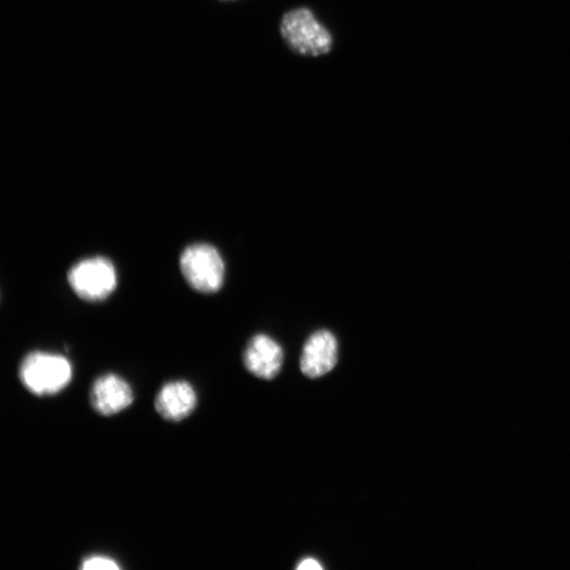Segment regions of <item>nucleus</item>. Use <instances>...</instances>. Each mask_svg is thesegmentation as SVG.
Wrapping results in <instances>:
<instances>
[{
	"label": "nucleus",
	"instance_id": "obj_9",
	"mask_svg": "<svg viewBox=\"0 0 570 570\" xmlns=\"http://www.w3.org/2000/svg\"><path fill=\"white\" fill-rule=\"evenodd\" d=\"M82 569L95 570V569H121V566L110 557L106 556H90L82 562Z\"/></svg>",
	"mask_w": 570,
	"mask_h": 570
},
{
	"label": "nucleus",
	"instance_id": "obj_2",
	"mask_svg": "<svg viewBox=\"0 0 570 570\" xmlns=\"http://www.w3.org/2000/svg\"><path fill=\"white\" fill-rule=\"evenodd\" d=\"M280 30L285 43L300 55L319 56L329 53L332 49L331 33L307 8L295 9L285 14Z\"/></svg>",
	"mask_w": 570,
	"mask_h": 570
},
{
	"label": "nucleus",
	"instance_id": "obj_6",
	"mask_svg": "<svg viewBox=\"0 0 570 570\" xmlns=\"http://www.w3.org/2000/svg\"><path fill=\"white\" fill-rule=\"evenodd\" d=\"M90 399L95 411L111 416L127 409L133 403L135 395L123 377L110 373L95 380Z\"/></svg>",
	"mask_w": 570,
	"mask_h": 570
},
{
	"label": "nucleus",
	"instance_id": "obj_1",
	"mask_svg": "<svg viewBox=\"0 0 570 570\" xmlns=\"http://www.w3.org/2000/svg\"><path fill=\"white\" fill-rule=\"evenodd\" d=\"M72 377L70 361L60 354L32 352L19 367V378L24 387L37 396L62 392L70 385Z\"/></svg>",
	"mask_w": 570,
	"mask_h": 570
},
{
	"label": "nucleus",
	"instance_id": "obj_10",
	"mask_svg": "<svg viewBox=\"0 0 570 570\" xmlns=\"http://www.w3.org/2000/svg\"><path fill=\"white\" fill-rule=\"evenodd\" d=\"M299 570H320L323 569L322 565L313 558H307L300 562L297 566Z\"/></svg>",
	"mask_w": 570,
	"mask_h": 570
},
{
	"label": "nucleus",
	"instance_id": "obj_7",
	"mask_svg": "<svg viewBox=\"0 0 570 570\" xmlns=\"http://www.w3.org/2000/svg\"><path fill=\"white\" fill-rule=\"evenodd\" d=\"M243 359L247 371L259 378L270 380L279 374L284 354L275 339L269 335L258 334L250 340Z\"/></svg>",
	"mask_w": 570,
	"mask_h": 570
},
{
	"label": "nucleus",
	"instance_id": "obj_3",
	"mask_svg": "<svg viewBox=\"0 0 570 570\" xmlns=\"http://www.w3.org/2000/svg\"><path fill=\"white\" fill-rule=\"evenodd\" d=\"M181 271L194 290L200 293H216L225 277L224 261L213 245L188 246L180 259Z\"/></svg>",
	"mask_w": 570,
	"mask_h": 570
},
{
	"label": "nucleus",
	"instance_id": "obj_4",
	"mask_svg": "<svg viewBox=\"0 0 570 570\" xmlns=\"http://www.w3.org/2000/svg\"><path fill=\"white\" fill-rule=\"evenodd\" d=\"M70 287L88 301L107 298L117 288V272L112 262L103 257L89 258L75 264L68 274Z\"/></svg>",
	"mask_w": 570,
	"mask_h": 570
},
{
	"label": "nucleus",
	"instance_id": "obj_8",
	"mask_svg": "<svg viewBox=\"0 0 570 570\" xmlns=\"http://www.w3.org/2000/svg\"><path fill=\"white\" fill-rule=\"evenodd\" d=\"M198 404L195 388L186 380L165 384L156 398L158 413L169 422H180L194 412Z\"/></svg>",
	"mask_w": 570,
	"mask_h": 570
},
{
	"label": "nucleus",
	"instance_id": "obj_5",
	"mask_svg": "<svg viewBox=\"0 0 570 570\" xmlns=\"http://www.w3.org/2000/svg\"><path fill=\"white\" fill-rule=\"evenodd\" d=\"M338 361V341L333 333L319 330L313 333L304 345L300 369L310 378H319L330 373Z\"/></svg>",
	"mask_w": 570,
	"mask_h": 570
}]
</instances>
